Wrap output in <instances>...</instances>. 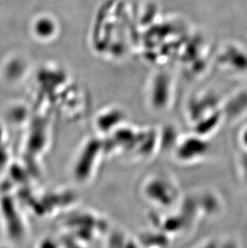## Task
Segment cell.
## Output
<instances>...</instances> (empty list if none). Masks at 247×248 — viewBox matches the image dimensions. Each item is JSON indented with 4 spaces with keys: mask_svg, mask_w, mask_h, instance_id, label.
<instances>
[{
    "mask_svg": "<svg viewBox=\"0 0 247 248\" xmlns=\"http://www.w3.org/2000/svg\"><path fill=\"white\" fill-rule=\"evenodd\" d=\"M242 140H243L244 145L247 147V131L244 132V134H243V136H242Z\"/></svg>",
    "mask_w": 247,
    "mask_h": 248,
    "instance_id": "1",
    "label": "cell"
}]
</instances>
